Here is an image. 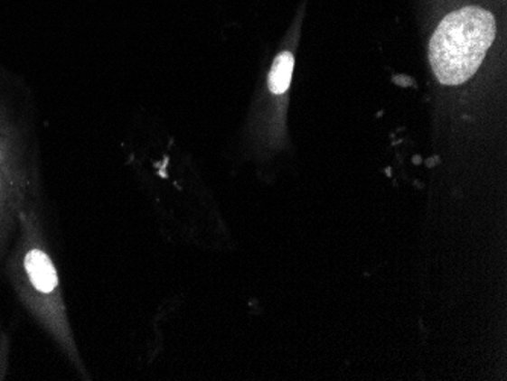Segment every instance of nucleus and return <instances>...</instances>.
<instances>
[{
    "label": "nucleus",
    "instance_id": "1",
    "mask_svg": "<svg viewBox=\"0 0 507 381\" xmlns=\"http://www.w3.org/2000/svg\"><path fill=\"white\" fill-rule=\"evenodd\" d=\"M497 23L489 11L465 6L446 15L430 40V64L446 86L468 81L493 43Z\"/></svg>",
    "mask_w": 507,
    "mask_h": 381
},
{
    "label": "nucleus",
    "instance_id": "2",
    "mask_svg": "<svg viewBox=\"0 0 507 381\" xmlns=\"http://www.w3.org/2000/svg\"><path fill=\"white\" fill-rule=\"evenodd\" d=\"M24 267H26L33 286L37 291L49 293L57 287V271H55L51 258L43 251H40V249L29 251L28 256L24 258Z\"/></svg>",
    "mask_w": 507,
    "mask_h": 381
},
{
    "label": "nucleus",
    "instance_id": "3",
    "mask_svg": "<svg viewBox=\"0 0 507 381\" xmlns=\"http://www.w3.org/2000/svg\"><path fill=\"white\" fill-rule=\"evenodd\" d=\"M292 72H294V55L290 52L280 53L270 69L269 90L276 95H283L289 88Z\"/></svg>",
    "mask_w": 507,
    "mask_h": 381
}]
</instances>
